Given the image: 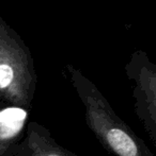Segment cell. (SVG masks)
Wrapping results in <instances>:
<instances>
[{"label": "cell", "mask_w": 156, "mask_h": 156, "mask_svg": "<svg viewBox=\"0 0 156 156\" xmlns=\"http://www.w3.org/2000/svg\"><path fill=\"white\" fill-rule=\"evenodd\" d=\"M30 109L0 104V156H15L29 122Z\"/></svg>", "instance_id": "obj_4"}, {"label": "cell", "mask_w": 156, "mask_h": 156, "mask_svg": "<svg viewBox=\"0 0 156 156\" xmlns=\"http://www.w3.org/2000/svg\"><path fill=\"white\" fill-rule=\"evenodd\" d=\"M36 82L30 49L0 16V102L31 109Z\"/></svg>", "instance_id": "obj_2"}, {"label": "cell", "mask_w": 156, "mask_h": 156, "mask_svg": "<svg viewBox=\"0 0 156 156\" xmlns=\"http://www.w3.org/2000/svg\"><path fill=\"white\" fill-rule=\"evenodd\" d=\"M65 70L85 107L86 123L103 148L113 156H154L146 144L117 115L95 84L73 65Z\"/></svg>", "instance_id": "obj_1"}, {"label": "cell", "mask_w": 156, "mask_h": 156, "mask_svg": "<svg viewBox=\"0 0 156 156\" xmlns=\"http://www.w3.org/2000/svg\"><path fill=\"white\" fill-rule=\"evenodd\" d=\"M131 83L134 112L150 140L156 146V64L142 50H136L125 64Z\"/></svg>", "instance_id": "obj_3"}, {"label": "cell", "mask_w": 156, "mask_h": 156, "mask_svg": "<svg viewBox=\"0 0 156 156\" xmlns=\"http://www.w3.org/2000/svg\"><path fill=\"white\" fill-rule=\"evenodd\" d=\"M15 156H79L55 140L49 129L36 121H29L26 135Z\"/></svg>", "instance_id": "obj_5"}]
</instances>
